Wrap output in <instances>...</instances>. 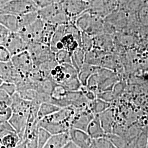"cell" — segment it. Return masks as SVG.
Segmentation results:
<instances>
[{
  "mask_svg": "<svg viewBox=\"0 0 148 148\" xmlns=\"http://www.w3.org/2000/svg\"><path fill=\"white\" fill-rule=\"evenodd\" d=\"M74 23L81 32L92 37L104 33V19L86 11L76 18Z\"/></svg>",
  "mask_w": 148,
  "mask_h": 148,
  "instance_id": "cell-4",
  "label": "cell"
},
{
  "mask_svg": "<svg viewBox=\"0 0 148 148\" xmlns=\"http://www.w3.org/2000/svg\"><path fill=\"white\" fill-rule=\"evenodd\" d=\"M70 142L78 148H90L92 139L86 131L70 128L69 130Z\"/></svg>",
  "mask_w": 148,
  "mask_h": 148,
  "instance_id": "cell-14",
  "label": "cell"
},
{
  "mask_svg": "<svg viewBox=\"0 0 148 148\" xmlns=\"http://www.w3.org/2000/svg\"><path fill=\"white\" fill-rule=\"evenodd\" d=\"M26 77L17 71L11 60L0 62V79L3 82L13 83L16 86Z\"/></svg>",
  "mask_w": 148,
  "mask_h": 148,
  "instance_id": "cell-11",
  "label": "cell"
},
{
  "mask_svg": "<svg viewBox=\"0 0 148 148\" xmlns=\"http://www.w3.org/2000/svg\"><path fill=\"white\" fill-rule=\"evenodd\" d=\"M93 37L82 32L81 47L85 51V52L90 51V50L93 48Z\"/></svg>",
  "mask_w": 148,
  "mask_h": 148,
  "instance_id": "cell-31",
  "label": "cell"
},
{
  "mask_svg": "<svg viewBox=\"0 0 148 148\" xmlns=\"http://www.w3.org/2000/svg\"><path fill=\"white\" fill-rule=\"evenodd\" d=\"M52 136L51 133L42 127H39L37 137V148H43L47 143L48 139Z\"/></svg>",
  "mask_w": 148,
  "mask_h": 148,
  "instance_id": "cell-28",
  "label": "cell"
},
{
  "mask_svg": "<svg viewBox=\"0 0 148 148\" xmlns=\"http://www.w3.org/2000/svg\"><path fill=\"white\" fill-rule=\"evenodd\" d=\"M2 83H3V81H2V80L1 79H0V85H1Z\"/></svg>",
  "mask_w": 148,
  "mask_h": 148,
  "instance_id": "cell-38",
  "label": "cell"
},
{
  "mask_svg": "<svg viewBox=\"0 0 148 148\" xmlns=\"http://www.w3.org/2000/svg\"><path fill=\"white\" fill-rule=\"evenodd\" d=\"M90 148H116L106 136L92 139Z\"/></svg>",
  "mask_w": 148,
  "mask_h": 148,
  "instance_id": "cell-24",
  "label": "cell"
},
{
  "mask_svg": "<svg viewBox=\"0 0 148 148\" xmlns=\"http://www.w3.org/2000/svg\"><path fill=\"white\" fill-rule=\"evenodd\" d=\"M12 56L4 45H0V62H8L11 60Z\"/></svg>",
  "mask_w": 148,
  "mask_h": 148,
  "instance_id": "cell-33",
  "label": "cell"
},
{
  "mask_svg": "<svg viewBox=\"0 0 148 148\" xmlns=\"http://www.w3.org/2000/svg\"><path fill=\"white\" fill-rule=\"evenodd\" d=\"M12 57L27 51L28 44L18 32H11L4 45Z\"/></svg>",
  "mask_w": 148,
  "mask_h": 148,
  "instance_id": "cell-13",
  "label": "cell"
},
{
  "mask_svg": "<svg viewBox=\"0 0 148 148\" xmlns=\"http://www.w3.org/2000/svg\"><path fill=\"white\" fill-rule=\"evenodd\" d=\"M77 148L73 143L71 142H70L66 146H65L64 148Z\"/></svg>",
  "mask_w": 148,
  "mask_h": 148,
  "instance_id": "cell-37",
  "label": "cell"
},
{
  "mask_svg": "<svg viewBox=\"0 0 148 148\" xmlns=\"http://www.w3.org/2000/svg\"><path fill=\"white\" fill-rule=\"evenodd\" d=\"M85 51L81 47L77 48L71 53V65L77 72L85 63Z\"/></svg>",
  "mask_w": 148,
  "mask_h": 148,
  "instance_id": "cell-22",
  "label": "cell"
},
{
  "mask_svg": "<svg viewBox=\"0 0 148 148\" xmlns=\"http://www.w3.org/2000/svg\"><path fill=\"white\" fill-rule=\"evenodd\" d=\"M0 24L12 32H18L21 28V16L0 14Z\"/></svg>",
  "mask_w": 148,
  "mask_h": 148,
  "instance_id": "cell-16",
  "label": "cell"
},
{
  "mask_svg": "<svg viewBox=\"0 0 148 148\" xmlns=\"http://www.w3.org/2000/svg\"><path fill=\"white\" fill-rule=\"evenodd\" d=\"M71 54L68 51L65 49H60L54 53L55 59L58 64H69L71 65Z\"/></svg>",
  "mask_w": 148,
  "mask_h": 148,
  "instance_id": "cell-26",
  "label": "cell"
},
{
  "mask_svg": "<svg viewBox=\"0 0 148 148\" xmlns=\"http://www.w3.org/2000/svg\"><path fill=\"white\" fill-rule=\"evenodd\" d=\"M11 1V0H8V1Z\"/></svg>",
  "mask_w": 148,
  "mask_h": 148,
  "instance_id": "cell-40",
  "label": "cell"
},
{
  "mask_svg": "<svg viewBox=\"0 0 148 148\" xmlns=\"http://www.w3.org/2000/svg\"><path fill=\"white\" fill-rule=\"evenodd\" d=\"M86 132L92 139L106 136V133L101 126L98 115H95L93 119L90 122L87 128Z\"/></svg>",
  "mask_w": 148,
  "mask_h": 148,
  "instance_id": "cell-18",
  "label": "cell"
},
{
  "mask_svg": "<svg viewBox=\"0 0 148 148\" xmlns=\"http://www.w3.org/2000/svg\"><path fill=\"white\" fill-rule=\"evenodd\" d=\"M148 128L143 130L134 140V148H148Z\"/></svg>",
  "mask_w": 148,
  "mask_h": 148,
  "instance_id": "cell-25",
  "label": "cell"
},
{
  "mask_svg": "<svg viewBox=\"0 0 148 148\" xmlns=\"http://www.w3.org/2000/svg\"><path fill=\"white\" fill-rule=\"evenodd\" d=\"M106 136L108 138L116 148H125L130 142L122 137L121 136L114 133L106 134Z\"/></svg>",
  "mask_w": 148,
  "mask_h": 148,
  "instance_id": "cell-27",
  "label": "cell"
},
{
  "mask_svg": "<svg viewBox=\"0 0 148 148\" xmlns=\"http://www.w3.org/2000/svg\"><path fill=\"white\" fill-rule=\"evenodd\" d=\"M70 142L69 132L53 134L43 148H63Z\"/></svg>",
  "mask_w": 148,
  "mask_h": 148,
  "instance_id": "cell-17",
  "label": "cell"
},
{
  "mask_svg": "<svg viewBox=\"0 0 148 148\" xmlns=\"http://www.w3.org/2000/svg\"></svg>",
  "mask_w": 148,
  "mask_h": 148,
  "instance_id": "cell-42",
  "label": "cell"
},
{
  "mask_svg": "<svg viewBox=\"0 0 148 148\" xmlns=\"http://www.w3.org/2000/svg\"><path fill=\"white\" fill-rule=\"evenodd\" d=\"M49 77L56 84L63 86L69 91L79 90L82 87L77 71L69 64H58L52 70Z\"/></svg>",
  "mask_w": 148,
  "mask_h": 148,
  "instance_id": "cell-3",
  "label": "cell"
},
{
  "mask_svg": "<svg viewBox=\"0 0 148 148\" xmlns=\"http://www.w3.org/2000/svg\"><path fill=\"white\" fill-rule=\"evenodd\" d=\"M35 5L39 8L46 7L54 3L59 2V0H32Z\"/></svg>",
  "mask_w": 148,
  "mask_h": 148,
  "instance_id": "cell-36",
  "label": "cell"
},
{
  "mask_svg": "<svg viewBox=\"0 0 148 148\" xmlns=\"http://www.w3.org/2000/svg\"><path fill=\"white\" fill-rule=\"evenodd\" d=\"M11 61L17 71L26 77H28L34 68L32 58L27 50L12 56Z\"/></svg>",
  "mask_w": 148,
  "mask_h": 148,
  "instance_id": "cell-10",
  "label": "cell"
},
{
  "mask_svg": "<svg viewBox=\"0 0 148 148\" xmlns=\"http://www.w3.org/2000/svg\"><path fill=\"white\" fill-rule=\"evenodd\" d=\"M95 115L88 108L85 109H76L75 114L71 122V128L86 131L88 125Z\"/></svg>",
  "mask_w": 148,
  "mask_h": 148,
  "instance_id": "cell-12",
  "label": "cell"
},
{
  "mask_svg": "<svg viewBox=\"0 0 148 148\" xmlns=\"http://www.w3.org/2000/svg\"><path fill=\"white\" fill-rule=\"evenodd\" d=\"M84 1H85L87 2H90V0H84Z\"/></svg>",
  "mask_w": 148,
  "mask_h": 148,
  "instance_id": "cell-39",
  "label": "cell"
},
{
  "mask_svg": "<svg viewBox=\"0 0 148 148\" xmlns=\"http://www.w3.org/2000/svg\"><path fill=\"white\" fill-rule=\"evenodd\" d=\"M110 103L101 99L99 98H96L93 101H90L88 108L95 115L99 114L101 112L110 108Z\"/></svg>",
  "mask_w": 148,
  "mask_h": 148,
  "instance_id": "cell-21",
  "label": "cell"
},
{
  "mask_svg": "<svg viewBox=\"0 0 148 148\" xmlns=\"http://www.w3.org/2000/svg\"><path fill=\"white\" fill-rule=\"evenodd\" d=\"M100 67L85 63L78 72V77L82 86H86L90 77L96 73Z\"/></svg>",
  "mask_w": 148,
  "mask_h": 148,
  "instance_id": "cell-20",
  "label": "cell"
},
{
  "mask_svg": "<svg viewBox=\"0 0 148 148\" xmlns=\"http://www.w3.org/2000/svg\"><path fill=\"white\" fill-rule=\"evenodd\" d=\"M0 88L5 90L11 96L13 95L16 92V85L13 83L3 82V83L0 85Z\"/></svg>",
  "mask_w": 148,
  "mask_h": 148,
  "instance_id": "cell-32",
  "label": "cell"
},
{
  "mask_svg": "<svg viewBox=\"0 0 148 148\" xmlns=\"http://www.w3.org/2000/svg\"><path fill=\"white\" fill-rule=\"evenodd\" d=\"M98 115L101 121V126L106 133V134L113 133L114 118L113 112L111 109L109 108L106 111Z\"/></svg>",
  "mask_w": 148,
  "mask_h": 148,
  "instance_id": "cell-19",
  "label": "cell"
},
{
  "mask_svg": "<svg viewBox=\"0 0 148 148\" xmlns=\"http://www.w3.org/2000/svg\"><path fill=\"white\" fill-rule=\"evenodd\" d=\"M37 14L38 18L45 23L56 27L72 21L66 16L59 2L39 8Z\"/></svg>",
  "mask_w": 148,
  "mask_h": 148,
  "instance_id": "cell-5",
  "label": "cell"
},
{
  "mask_svg": "<svg viewBox=\"0 0 148 148\" xmlns=\"http://www.w3.org/2000/svg\"><path fill=\"white\" fill-rule=\"evenodd\" d=\"M60 108H62L49 102L42 103L40 104L37 112V120L39 121L43 117L56 112Z\"/></svg>",
  "mask_w": 148,
  "mask_h": 148,
  "instance_id": "cell-23",
  "label": "cell"
},
{
  "mask_svg": "<svg viewBox=\"0 0 148 148\" xmlns=\"http://www.w3.org/2000/svg\"><path fill=\"white\" fill-rule=\"evenodd\" d=\"M12 114L13 111L11 106L0 102V122L8 121Z\"/></svg>",
  "mask_w": 148,
  "mask_h": 148,
  "instance_id": "cell-29",
  "label": "cell"
},
{
  "mask_svg": "<svg viewBox=\"0 0 148 148\" xmlns=\"http://www.w3.org/2000/svg\"><path fill=\"white\" fill-rule=\"evenodd\" d=\"M46 23L38 16L36 20L18 32L23 40L27 43L42 42Z\"/></svg>",
  "mask_w": 148,
  "mask_h": 148,
  "instance_id": "cell-7",
  "label": "cell"
},
{
  "mask_svg": "<svg viewBox=\"0 0 148 148\" xmlns=\"http://www.w3.org/2000/svg\"><path fill=\"white\" fill-rule=\"evenodd\" d=\"M11 32L0 24V45H5Z\"/></svg>",
  "mask_w": 148,
  "mask_h": 148,
  "instance_id": "cell-35",
  "label": "cell"
},
{
  "mask_svg": "<svg viewBox=\"0 0 148 148\" xmlns=\"http://www.w3.org/2000/svg\"></svg>",
  "mask_w": 148,
  "mask_h": 148,
  "instance_id": "cell-41",
  "label": "cell"
},
{
  "mask_svg": "<svg viewBox=\"0 0 148 148\" xmlns=\"http://www.w3.org/2000/svg\"><path fill=\"white\" fill-rule=\"evenodd\" d=\"M63 11L72 21L89 8V2L84 0H59Z\"/></svg>",
  "mask_w": 148,
  "mask_h": 148,
  "instance_id": "cell-9",
  "label": "cell"
},
{
  "mask_svg": "<svg viewBox=\"0 0 148 148\" xmlns=\"http://www.w3.org/2000/svg\"><path fill=\"white\" fill-rule=\"evenodd\" d=\"M76 109L73 106L60 108L51 115L38 121V125L52 135L68 132Z\"/></svg>",
  "mask_w": 148,
  "mask_h": 148,
  "instance_id": "cell-2",
  "label": "cell"
},
{
  "mask_svg": "<svg viewBox=\"0 0 148 148\" xmlns=\"http://www.w3.org/2000/svg\"><path fill=\"white\" fill-rule=\"evenodd\" d=\"M12 96L10 95L5 90L0 88V102L11 106L12 103Z\"/></svg>",
  "mask_w": 148,
  "mask_h": 148,
  "instance_id": "cell-34",
  "label": "cell"
},
{
  "mask_svg": "<svg viewBox=\"0 0 148 148\" xmlns=\"http://www.w3.org/2000/svg\"><path fill=\"white\" fill-rule=\"evenodd\" d=\"M38 8L32 0H11L0 8V14L21 16L36 12Z\"/></svg>",
  "mask_w": 148,
  "mask_h": 148,
  "instance_id": "cell-6",
  "label": "cell"
},
{
  "mask_svg": "<svg viewBox=\"0 0 148 148\" xmlns=\"http://www.w3.org/2000/svg\"><path fill=\"white\" fill-rule=\"evenodd\" d=\"M28 115L21 113L13 112L8 122L17 133L21 140L27 127Z\"/></svg>",
  "mask_w": 148,
  "mask_h": 148,
  "instance_id": "cell-15",
  "label": "cell"
},
{
  "mask_svg": "<svg viewBox=\"0 0 148 148\" xmlns=\"http://www.w3.org/2000/svg\"><path fill=\"white\" fill-rule=\"evenodd\" d=\"M82 32L74 21L56 27L49 46L53 53L65 49L71 53L81 47Z\"/></svg>",
  "mask_w": 148,
  "mask_h": 148,
  "instance_id": "cell-1",
  "label": "cell"
},
{
  "mask_svg": "<svg viewBox=\"0 0 148 148\" xmlns=\"http://www.w3.org/2000/svg\"><path fill=\"white\" fill-rule=\"evenodd\" d=\"M138 18L142 25L148 27V3L140 6L138 12Z\"/></svg>",
  "mask_w": 148,
  "mask_h": 148,
  "instance_id": "cell-30",
  "label": "cell"
},
{
  "mask_svg": "<svg viewBox=\"0 0 148 148\" xmlns=\"http://www.w3.org/2000/svg\"><path fill=\"white\" fill-rule=\"evenodd\" d=\"M27 51L35 66H38L41 64L55 59L54 53L51 51L50 47L41 43L28 44Z\"/></svg>",
  "mask_w": 148,
  "mask_h": 148,
  "instance_id": "cell-8",
  "label": "cell"
}]
</instances>
